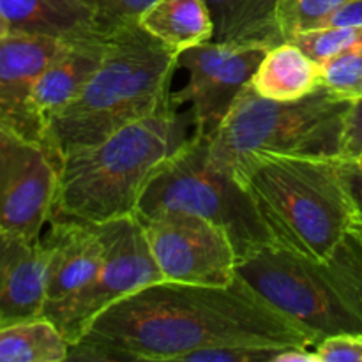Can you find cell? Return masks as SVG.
Segmentation results:
<instances>
[{
	"mask_svg": "<svg viewBox=\"0 0 362 362\" xmlns=\"http://www.w3.org/2000/svg\"><path fill=\"white\" fill-rule=\"evenodd\" d=\"M350 99L322 85L296 101H276L247 87L209 141L216 165L230 170L250 154L339 158Z\"/></svg>",
	"mask_w": 362,
	"mask_h": 362,
	"instance_id": "obj_6",
	"label": "cell"
},
{
	"mask_svg": "<svg viewBox=\"0 0 362 362\" xmlns=\"http://www.w3.org/2000/svg\"><path fill=\"white\" fill-rule=\"evenodd\" d=\"M322 83L332 92L346 90L362 78V48L320 64Z\"/></svg>",
	"mask_w": 362,
	"mask_h": 362,
	"instance_id": "obj_25",
	"label": "cell"
},
{
	"mask_svg": "<svg viewBox=\"0 0 362 362\" xmlns=\"http://www.w3.org/2000/svg\"><path fill=\"white\" fill-rule=\"evenodd\" d=\"M7 34H9V25H7L6 16L2 13V7H0V37H4Z\"/></svg>",
	"mask_w": 362,
	"mask_h": 362,
	"instance_id": "obj_31",
	"label": "cell"
},
{
	"mask_svg": "<svg viewBox=\"0 0 362 362\" xmlns=\"http://www.w3.org/2000/svg\"><path fill=\"white\" fill-rule=\"evenodd\" d=\"M237 276L317 343L362 332V243L354 230L325 260L265 244L240 258Z\"/></svg>",
	"mask_w": 362,
	"mask_h": 362,
	"instance_id": "obj_5",
	"label": "cell"
},
{
	"mask_svg": "<svg viewBox=\"0 0 362 362\" xmlns=\"http://www.w3.org/2000/svg\"><path fill=\"white\" fill-rule=\"evenodd\" d=\"M179 53L138 23L106 39L105 55L90 80L46 126L53 158L105 140L131 122L158 112L172 99V78Z\"/></svg>",
	"mask_w": 362,
	"mask_h": 362,
	"instance_id": "obj_3",
	"label": "cell"
},
{
	"mask_svg": "<svg viewBox=\"0 0 362 362\" xmlns=\"http://www.w3.org/2000/svg\"><path fill=\"white\" fill-rule=\"evenodd\" d=\"M362 25V0H349L338 9L332 11L320 23L324 27H357Z\"/></svg>",
	"mask_w": 362,
	"mask_h": 362,
	"instance_id": "obj_29",
	"label": "cell"
},
{
	"mask_svg": "<svg viewBox=\"0 0 362 362\" xmlns=\"http://www.w3.org/2000/svg\"><path fill=\"white\" fill-rule=\"evenodd\" d=\"M338 158L250 154L233 168L274 244L325 260L354 230Z\"/></svg>",
	"mask_w": 362,
	"mask_h": 362,
	"instance_id": "obj_4",
	"label": "cell"
},
{
	"mask_svg": "<svg viewBox=\"0 0 362 362\" xmlns=\"http://www.w3.org/2000/svg\"><path fill=\"white\" fill-rule=\"evenodd\" d=\"M106 39L71 42L39 74L32 103L45 131L49 120L83 90L105 55Z\"/></svg>",
	"mask_w": 362,
	"mask_h": 362,
	"instance_id": "obj_16",
	"label": "cell"
},
{
	"mask_svg": "<svg viewBox=\"0 0 362 362\" xmlns=\"http://www.w3.org/2000/svg\"><path fill=\"white\" fill-rule=\"evenodd\" d=\"M49 247L0 230V327L42 317L48 285Z\"/></svg>",
	"mask_w": 362,
	"mask_h": 362,
	"instance_id": "obj_13",
	"label": "cell"
},
{
	"mask_svg": "<svg viewBox=\"0 0 362 362\" xmlns=\"http://www.w3.org/2000/svg\"><path fill=\"white\" fill-rule=\"evenodd\" d=\"M9 34L71 42L108 37L80 0H0Z\"/></svg>",
	"mask_w": 362,
	"mask_h": 362,
	"instance_id": "obj_15",
	"label": "cell"
},
{
	"mask_svg": "<svg viewBox=\"0 0 362 362\" xmlns=\"http://www.w3.org/2000/svg\"><path fill=\"white\" fill-rule=\"evenodd\" d=\"M318 64L362 48V25L357 27H324L290 39Z\"/></svg>",
	"mask_w": 362,
	"mask_h": 362,
	"instance_id": "obj_22",
	"label": "cell"
},
{
	"mask_svg": "<svg viewBox=\"0 0 362 362\" xmlns=\"http://www.w3.org/2000/svg\"><path fill=\"white\" fill-rule=\"evenodd\" d=\"M285 349L265 345L218 346L189 354L184 362H274L276 356Z\"/></svg>",
	"mask_w": 362,
	"mask_h": 362,
	"instance_id": "obj_24",
	"label": "cell"
},
{
	"mask_svg": "<svg viewBox=\"0 0 362 362\" xmlns=\"http://www.w3.org/2000/svg\"><path fill=\"white\" fill-rule=\"evenodd\" d=\"M170 99L158 112L131 122L60 159L53 218L99 225L136 216L152 173L189 140L191 113Z\"/></svg>",
	"mask_w": 362,
	"mask_h": 362,
	"instance_id": "obj_2",
	"label": "cell"
},
{
	"mask_svg": "<svg viewBox=\"0 0 362 362\" xmlns=\"http://www.w3.org/2000/svg\"><path fill=\"white\" fill-rule=\"evenodd\" d=\"M345 2L349 0H278L276 21L283 41L318 28L332 11Z\"/></svg>",
	"mask_w": 362,
	"mask_h": 362,
	"instance_id": "obj_21",
	"label": "cell"
},
{
	"mask_svg": "<svg viewBox=\"0 0 362 362\" xmlns=\"http://www.w3.org/2000/svg\"><path fill=\"white\" fill-rule=\"evenodd\" d=\"M322 85L320 64L292 41L269 48L250 80L257 94L276 101H296Z\"/></svg>",
	"mask_w": 362,
	"mask_h": 362,
	"instance_id": "obj_17",
	"label": "cell"
},
{
	"mask_svg": "<svg viewBox=\"0 0 362 362\" xmlns=\"http://www.w3.org/2000/svg\"><path fill=\"white\" fill-rule=\"evenodd\" d=\"M140 25L177 53L214 39V21L205 0H154Z\"/></svg>",
	"mask_w": 362,
	"mask_h": 362,
	"instance_id": "obj_19",
	"label": "cell"
},
{
	"mask_svg": "<svg viewBox=\"0 0 362 362\" xmlns=\"http://www.w3.org/2000/svg\"><path fill=\"white\" fill-rule=\"evenodd\" d=\"M320 362H362V332L324 338L315 345Z\"/></svg>",
	"mask_w": 362,
	"mask_h": 362,
	"instance_id": "obj_26",
	"label": "cell"
},
{
	"mask_svg": "<svg viewBox=\"0 0 362 362\" xmlns=\"http://www.w3.org/2000/svg\"><path fill=\"white\" fill-rule=\"evenodd\" d=\"M106 243L105 262L94 278L60 303L45 306L48 318L71 345L80 341L95 318L131 293L165 281L136 216L99 223Z\"/></svg>",
	"mask_w": 362,
	"mask_h": 362,
	"instance_id": "obj_8",
	"label": "cell"
},
{
	"mask_svg": "<svg viewBox=\"0 0 362 362\" xmlns=\"http://www.w3.org/2000/svg\"><path fill=\"white\" fill-rule=\"evenodd\" d=\"M69 343L45 317L0 327V362H62Z\"/></svg>",
	"mask_w": 362,
	"mask_h": 362,
	"instance_id": "obj_20",
	"label": "cell"
},
{
	"mask_svg": "<svg viewBox=\"0 0 362 362\" xmlns=\"http://www.w3.org/2000/svg\"><path fill=\"white\" fill-rule=\"evenodd\" d=\"M339 158L354 159V161L362 158V98L350 99Z\"/></svg>",
	"mask_w": 362,
	"mask_h": 362,
	"instance_id": "obj_28",
	"label": "cell"
},
{
	"mask_svg": "<svg viewBox=\"0 0 362 362\" xmlns=\"http://www.w3.org/2000/svg\"><path fill=\"white\" fill-rule=\"evenodd\" d=\"M98 21L99 28L110 35L112 32L138 23L141 14L154 0H80Z\"/></svg>",
	"mask_w": 362,
	"mask_h": 362,
	"instance_id": "obj_23",
	"label": "cell"
},
{
	"mask_svg": "<svg viewBox=\"0 0 362 362\" xmlns=\"http://www.w3.org/2000/svg\"><path fill=\"white\" fill-rule=\"evenodd\" d=\"M59 173L48 148L0 129V230L39 239L52 219Z\"/></svg>",
	"mask_w": 362,
	"mask_h": 362,
	"instance_id": "obj_11",
	"label": "cell"
},
{
	"mask_svg": "<svg viewBox=\"0 0 362 362\" xmlns=\"http://www.w3.org/2000/svg\"><path fill=\"white\" fill-rule=\"evenodd\" d=\"M66 46L67 42L35 35L7 34L0 37V129L48 148L32 94L39 74Z\"/></svg>",
	"mask_w": 362,
	"mask_h": 362,
	"instance_id": "obj_12",
	"label": "cell"
},
{
	"mask_svg": "<svg viewBox=\"0 0 362 362\" xmlns=\"http://www.w3.org/2000/svg\"><path fill=\"white\" fill-rule=\"evenodd\" d=\"M138 219L165 281L204 286L235 281L239 255L223 226L184 211Z\"/></svg>",
	"mask_w": 362,
	"mask_h": 362,
	"instance_id": "obj_9",
	"label": "cell"
},
{
	"mask_svg": "<svg viewBox=\"0 0 362 362\" xmlns=\"http://www.w3.org/2000/svg\"><path fill=\"white\" fill-rule=\"evenodd\" d=\"M233 345L315 346L313 336L239 276L226 286L159 281L99 315L67 361H186Z\"/></svg>",
	"mask_w": 362,
	"mask_h": 362,
	"instance_id": "obj_1",
	"label": "cell"
},
{
	"mask_svg": "<svg viewBox=\"0 0 362 362\" xmlns=\"http://www.w3.org/2000/svg\"><path fill=\"white\" fill-rule=\"evenodd\" d=\"M357 161H359V163H361V165H362V158H361V159H357Z\"/></svg>",
	"mask_w": 362,
	"mask_h": 362,
	"instance_id": "obj_33",
	"label": "cell"
},
{
	"mask_svg": "<svg viewBox=\"0 0 362 362\" xmlns=\"http://www.w3.org/2000/svg\"><path fill=\"white\" fill-rule=\"evenodd\" d=\"M267 49L207 41L179 53V67L187 71V83L172 92V99L177 106L189 105L193 134L216 133Z\"/></svg>",
	"mask_w": 362,
	"mask_h": 362,
	"instance_id": "obj_10",
	"label": "cell"
},
{
	"mask_svg": "<svg viewBox=\"0 0 362 362\" xmlns=\"http://www.w3.org/2000/svg\"><path fill=\"white\" fill-rule=\"evenodd\" d=\"M45 243L49 247L46 304L67 299L87 285L105 262L106 243L99 225L53 218Z\"/></svg>",
	"mask_w": 362,
	"mask_h": 362,
	"instance_id": "obj_14",
	"label": "cell"
},
{
	"mask_svg": "<svg viewBox=\"0 0 362 362\" xmlns=\"http://www.w3.org/2000/svg\"><path fill=\"white\" fill-rule=\"evenodd\" d=\"M211 136L191 134L158 166L145 187L136 218L163 211H184L223 226L239 260L251 251L274 244L246 187L230 170L216 165L209 151Z\"/></svg>",
	"mask_w": 362,
	"mask_h": 362,
	"instance_id": "obj_7",
	"label": "cell"
},
{
	"mask_svg": "<svg viewBox=\"0 0 362 362\" xmlns=\"http://www.w3.org/2000/svg\"><path fill=\"white\" fill-rule=\"evenodd\" d=\"M354 232H356V233H357V235H359V237H361V243H362V232H357V230H354Z\"/></svg>",
	"mask_w": 362,
	"mask_h": 362,
	"instance_id": "obj_32",
	"label": "cell"
},
{
	"mask_svg": "<svg viewBox=\"0 0 362 362\" xmlns=\"http://www.w3.org/2000/svg\"><path fill=\"white\" fill-rule=\"evenodd\" d=\"M278 0H205L214 21L212 41L237 46H272L285 42L276 21Z\"/></svg>",
	"mask_w": 362,
	"mask_h": 362,
	"instance_id": "obj_18",
	"label": "cell"
},
{
	"mask_svg": "<svg viewBox=\"0 0 362 362\" xmlns=\"http://www.w3.org/2000/svg\"><path fill=\"white\" fill-rule=\"evenodd\" d=\"M336 94V92H334ZM338 98L341 99H356V98H362V78L359 81H357L356 85H352L350 88H346V90L339 92V94H336Z\"/></svg>",
	"mask_w": 362,
	"mask_h": 362,
	"instance_id": "obj_30",
	"label": "cell"
},
{
	"mask_svg": "<svg viewBox=\"0 0 362 362\" xmlns=\"http://www.w3.org/2000/svg\"><path fill=\"white\" fill-rule=\"evenodd\" d=\"M339 179L354 214V230L362 232V165L354 159H336Z\"/></svg>",
	"mask_w": 362,
	"mask_h": 362,
	"instance_id": "obj_27",
	"label": "cell"
}]
</instances>
